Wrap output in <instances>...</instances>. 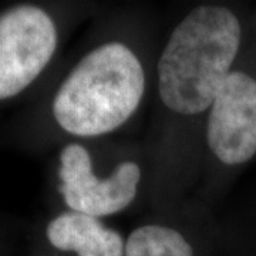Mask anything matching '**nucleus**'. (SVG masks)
<instances>
[{"instance_id": "nucleus-5", "label": "nucleus", "mask_w": 256, "mask_h": 256, "mask_svg": "<svg viewBox=\"0 0 256 256\" xmlns=\"http://www.w3.org/2000/svg\"><path fill=\"white\" fill-rule=\"evenodd\" d=\"M208 154L226 166L249 162L256 156V78L234 68L204 118Z\"/></svg>"}, {"instance_id": "nucleus-3", "label": "nucleus", "mask_w": 256, "mask_h": 256, "mask_svg": "<svg viewBox=\"0 0 256 256\" xmlns=\"http://www.w3.org/2000/svg\"><path fill=\"white\" fill-rule=\"evenodd\" d=\"M58 181L68 210L104 220L137 201L142 168L138 161L122 160L110 172L97 174L92 152L80 142H70L58 156Z\"/></svg>"}, {"instance_id": "nucleus-1", "label": "nucleus", "mask_w": 256, "mask_h": 256, "mask_svg": "<svg viewBox=\"0 0 256 256\" xmlns=\"http://www.w3.org/2000/svg\"><path fill=\"white\" fill-rule=\"evenodd\" d=\"M240 43V22L228 6L192 8L170 32L156 62L162 108L176 120L205 118L234 70Z\"/></svg>"}, {"instance_id": "nucleus-2", "label": "nucleus", "mask_w": 256, "mask_h": 256, "mask_svg": "<svg viewBox=\"0 0 256 256\" xmlns=\"http://www.w3.org/2000/svg\"><path fill=\"white\" fill-rule=\"evenodd\" d=\"M148 80L144 58L130 42H100L82 56L58 86L53 117L58 127L76 138L110 136L141 108Z\"/></svg>"}, {"instance_id": "nucleus-6", "label": "nucleus", "mask_w": 256, "mask_h": 256, "mask_svg": "<svg viewBox=\"0 0 256 256\" xmlns=\"http://www.w3.org/2000/svg\"><path fill=\"white\" fill-rule=\"evenodd\" d=\"M46 236L52 246L77 256H124L126 239L102 220L67 210L48 222Z\"/></svg>"}, {"instance_id": "nucleus-7", "label": "nucleus", "mask_w": 256, "mask_h": 256, "mask_svg": "<svg viewBox=\"0 0 256 256\" xmlns=\"http://www.w3.org/2000/svg\"><path fill=\"white\" fill-rule=\"evenodd\" d=\"M124 256H195V250L174 222L150 220L128 234Z\"/></svg>"}, {"instance_id": "nucleus-4", "label": "nucleus", "mask_w": 256, "mask_h": 256, "mask_svg": "<svg viewBox=\"0 0 256 256\" xmlns=\"http://www.w3.org/2000/svg\"><path fill=\"white\" fill-rule=\"evenodd\" d=\"M58 46L46 10L20 4L0 14V101L24 92L44 72Z\"/></svg>"}]
</instances>
